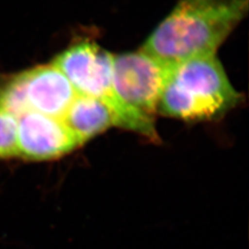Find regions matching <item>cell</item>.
I'll list each match as a JSON object with an SVG mask.
<instances>
[{
  "mask_svg": "<svg viewBox=\"0 0 249 249\" xmlns=\"http://www.w3.org/2000/svg\"><path fill=\"white\" fill-rule=\"evenodd\" d=\"M248 11L249 0H178L141 49L168 66L216 55Z\"/></svg>",
  "mask_w": 249,
  "mask_h": 249,
  "instance_id": "cell-1",
  "label": "cell"
},
{
  "mask_svg": "<svg viewBox=\"0 0 249 249\" xmlns=\"http://www.w3.org/2000/svg\"><path fill=\"white\" fill-rule=\"evenodd\" d=\"M216 55L170 66L158 114L185 121H213L241 102Z\"/></svg>",
  "mask_w": 249,
  "mask_h": 249,
  "instance_id": "cell-2",
  "label": "cell"
},
{
  "mask_svg": "<svg viewBox=\"0 0 249 249\" xmlns=\"http://www.w3.org/2000/svg\"><path fill=\"white\" fill-rule=\"evenodd\" d=\"M114 54L91 40L73 42L53 59L55 66L71 83L77 94L96 99L106 105L116 126L159 142L154 119L126 106L116 91L113 77Z\"/></svg>",
  "mask_w": 249,
  "mask_h": 249,
  "instance_id": "cell-3",
  "label": "cell"
},
{
  "mask_svg": "<svg viewBox=\"0 0 249 249\" xmlns=\"http://www.w3.org/2000/svg\"><path fill=\"white\" fill-rule=\"evenodd\" d=\"M170 66L143 50L114 55L113 77L116 91L124 104L144 116L158 114L160 96Z\"/></svg>",
  "mask_w": 249,
  "mask_h": 249,
  "instance_id": "cell-4",
  "label": "cell"
},
{
  "mask_svg": "<svg viewBox=\"0 0 249 249\" xmlns=\"http://www.w3.org/2000/svg\"><path fill=\"white\" fill-rule=\"evenodd\" d=\"M62 119L36 112L18 117V155L34 160L60 158L80 147Z\"/></svg>",
  "mask_w": 249,
  "mask_h": 249,
  "instance_id": "cell-5",
  "label": "cell"
},
{
  "mask_svg": "<svg viewBox=\"0 0 249 249\" xmlns=\"http://www.w3.org/2000/svg\"><path fill=\"white\" fill-rule=\"evenodd\" d=\"M27 111L62 119L77 95L71 83L53 64L18 74Z\"/></svg>",
  "mask_w": 249,
  "mask_h": 249,
  "instance_id": "cell-6",
  "label": "cell"
},
{
  "mask_svg": "<svg viewBox=\"0 0 249 249\" xmlns=\"http://www.w3.org/2000/svg\"><path fill=\"white\" fill-rule=\"evenodd\" d=\"M80 144L116 126L110 109L96 99L77 94L62 118Z\"/></svg>",
  "mask_w": 249,
  "mask_h": 249,
  "instance_id": "cell-7",
  "label": "cell"
},
{
  "mask_svg": "<svg viewBox=\"0 0 249 249\" xmlns=\"http://www.w3.org/2000/svg\"><path fill=\"white\" fill-rule=\"evenodd\" d=\"M18 155V117L0 107V159Z\"/></svg>",
  "mask_w": 249,
  "mask_h": 249,
  "instance_id": "cell-8",
  "label": "cell"
}]
</instances>
